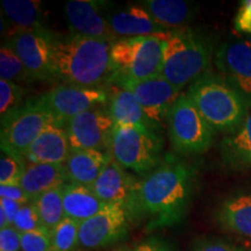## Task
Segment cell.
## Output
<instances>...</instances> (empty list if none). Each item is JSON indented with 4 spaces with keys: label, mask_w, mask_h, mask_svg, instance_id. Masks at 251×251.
I'll return each instance as SVG.
<instances>
[{
    "label": "cell",
    "mask_w": 251,
    "mask_h": 251,
    "mask_svg": "<svg viewBox=\"0 0 251 251\" xmlns=\"http://www.w3.org/2000/svg\"><path fill=\"white\" fill-rule=\"evenodd\" d=\"M134 251H176V249L170 243L162 238L152 237L140 243Z\"/></svg>",
    "instance_id": "cell-38"
},
{
    "label": "cell",
    "mask_w": 251,
    "mask_h": 251,
    "mask_svg": "<svg viewBox=\"0 0 251 251\" xmlns=\"http://www.w3.org/2000/svg\"><path fill=\"white\" fill-rule=\"evenodd\" d=\"M69 183L64 164L28 163L20 186L31 199Z\"/></svg>",
    "instance_id": "cell-21"
},
{
    "label": "cell",
    "mask_w": 251,
    "mask_h": 251,
    "mask_svg": "<svg viewBox=\"0 0 251 251\" xmlns=\"http://www.w3.org/2000/svg\"><path fill=\"white\" fill-rule=\"evenodd\" d=\"M71 150H99L109 152L114 129L108 109L93 107L69 120L64 126Z\"/></svg>",
    "instance_id": "cell-12"
},
{
    "label": "cell",
    "mask_w": 251,
    "mask_h": 251,
    "mask_svg": "<svg viewBox=\"0 0 251 251\" xmlns=\"http://www.w3.org/2000/svg\"><path fill=\"white\" fill-rule=\"evenodd\" d=\"M169 139L181 155H199L213 144L215 131L208 125L186 92H181L166 118Z\"/></svg>",
    "instance_id": "cell-7"
},
{
    "label": "cell",
    "mask_w": 251,
    "mask_h": 251,
    "mask_svg": "<svg viewBox=\"0 0 251 251\" xmlns=\"http://www.w3.org/2000/svg\"><path fill=\"white\" fill-rule=\"evenodd\" d=\"M0 79L15 84L35 80L18 55L7 46H2L0 49Z\"/></svg>",
    "instance_id": "cell-28"
},
{
    "label": "cell",
    "mask_w": 251,
    "mask_h": 251,
    "mask_svg": "<svg viewBox=\"0 0 251 251\" xmlns=\"http://www.w3.org/2000/svg\"><path fill=\"white\" fill-rule=\"evenodd\" d=\"M234 27L240 33L251 34V0L241 2L234 20Z\"/></svg>",
    "instance_id": "cell-36"
},
{
    "label": "cell",
    "mask_w": 251,
    "mask_h": 251,
    "mask_svg": "<svg viewBox=\"0 0 251 251\" xmlns=\"http://www.w3.org/2000/svg\"><path fill=\"white\" fill-rule=\"evenodd\" d=\"M106 1L97 0H70L64 6L70 34L89 37L94 40H103L115 42L118 37L113 33L107 14L103 9Z\"/></svg>",
    "instance_id": "cell-15"
},
{
    "label": "cell",
    "mask_w": 251,
    "mask_h": 251,
    "mask_svg": "<svg viewBox=\"0 0 251 251\" xmlns=\"http://www.w3.org/2000/svg\"><path fill=\"white\" fill-rule=\"evenodd\" d=\"M107 93L108 113L114 126H128L158 134L161 128L147 117L130 91L115 84H108Z\"/></svg>",
    "instance_id": "cell-17"
},
{
    "label": "cell",
    "mask_w": 251,
    "mask_h": 251,
    "mask_svg": "<svg viewBox=\"0 0 251 251\" xmlns=\"http://www.w3.org/2000/svg\"><path fill=\"white\" fill-rule=\"evenodd\" d=\"M196 170L172 156H166L155 170L139 181L128 207L131 219H146L148 230L180 224L192 200Z\"/></svg>",
    "instance_id": "cell-1"
},
{
    "label": "cell",
    "mask_w": 251,
    "mask_h": 251,
    "mask_svg": "<svg viewBox=\"0 0 251 251\" xmlns=\"http://www.w3.org/2000/svg\"><path fill=\"white\" fill-rule=\"evenodd\" d=\"M139 180L113 158L112 155L97 180L91 185L92 192L106 203H120L129 207Z\"/></svg>",
    "instance_id": "cell-16"
},
{
    "label": "cell",
    "mask_w": 251,
    "mask_h": 251,
    "mask_svg": "<svg viewBox=\"0 0 251 251\" xmlns=\"http://www.w3.org/2000/svg\"><path fill=\"white\" fill-rule=\"evenodd\" d=\"M107 19L113 33L118 39L139 36L163 37L169 31L156 24L148 12L140 5L128 6L114 13L107 14Z\"/></svg>",
    "instance_id": "cell-19"
},
{
    "label": "cell",
    "mask_w": 251,
    "mask_h": 251,
    "mask_svg": "<svg viewBox=\"0 0 251 251\" xmlns=\"http://www.w3.org/2000/svg\"><path fill=\"white\" fill-rule=\"evenodd\" d=\"M51 243V233L45 228L21 235V251H50Z\"/></svg>",
    "instance_id": "cell-33"
},
{
    "label": "cell",
    "mask_w": 251,
    "mask_h": 251,
    "mask_svg": "<svg viewBox=\"0 0 251 251\" xmlns=\"http://www.w3.org/2000/svg\"><path fill=\"white\" fill-rule=\"evenodd\" d=\"M114 251H134V250H130V249H119V250H114Z\"/></svg>",
    "instance_id": "cell-40"
},
{
    "label": "cell",
    "mask_w": 251,
    "mask_h": 251,
    "mask_svg": "<svg viewBox=\"0 0 251 251\" xmlns=\"http://www.w3.org/2000/svg\"><path fill=\"white\" fill-rule=\"evenodd\" d=\"M79 222L65 218L51 233L50 251H74L78 248Z\"/></svg>",
    "instance_id": "cell-29"
},
{
    "label": "cell",
    "mask_w": 251,
    "mask_h": 251,
    "mask_svg": "<svg viewBox=\"0 0 251 251\" xmlns=\"http://www.w3.org/2000/svg\"><path fill=\"white\" fill-rule=\"evenodd\" d=\"M131 215L127 207L108 203L102 211L79 225L78 248L99 250L125 240L129 231Z\"/></svg>",
    "instance_id": "cell-11"
},
{
    "label": "cell",
    "mask_w": 251,
    "mask_h": 251,
    "mask_svg": "<svg viewBox=\"0 0 251 251\" xmlns=\"http://www.w3.org/2000/svg\"><path fill=\"white\" fill-rule=\"evenodd\" d=\"M21 206L23 205L13 201V200L6 199V198H0V208L5 212L6 216H7L9 226H13L15 216H17Z\"/></svg>",
    "instance_id": "cell-39"
},
{
    "label": "cell",
    "mask_w": 251,
    "mask_h": 251,
    "mask_svg": "<svg viewBox=\"0 0 251 251\" xmlns=\"http://www.w3.org/2000/svg\"><path fill=\"white\" fill-rule=\"evenodd\" d=\"M21 235L13 226L0 229V251L21 250Z\"/></svg>",
    "instance_id": "cell-35"
},
{
    "label": "cell",
    "mask_w": 251,
    "mask_h": 251,
    "mask_svg": "<svg viewBox=\"0 0 251 251\" xmlns=\"http://www.w3.org/2000/svg\"><path fill=\"white\" fill-rule=\"evenodd\" d=\"M28 162L23 156L2 151L0 156V185H20Z\"/></svg>",
    "instance_id": "cell-30"
},
{
    "label": "cell",
    "mask_w": 251,
    "mask_h": 251,
    "mask_svg": "<svg viewBox=\"0 0 251 251\" xmlns=\"http://www.w3.org/2000/svg\"><path fill=\"white\" fill-rule=\"evenodd\" d=\"M54 121L51 114L35 98L1 119L0 144L2 151L25 157L40 134Z\"/></svg>",
    "instance_id": "cell-8"
},
{
    "label": "cell",
    "mask_w": 251,
    "mask_h": 251,
    "mask_svg": "<svg viewBox=\"0 0 251 251\" xmlns=\"http://www.w3.org/2000/svg\"><path fill=\"white\" fill-rule=\"evenodd\" d=\"M186 94L215 133H234L250 112L233 86L211 70L191 83Z\"/></svg>",
    "instance_id": "cell-4"
},
{
    "label": "cell",
    "mask_w": 251,
    "mask_h": 251,
    "mask_svg": "<svg viewBox=\"0 0 251 251\" xmlns=\"http://www.w3.org/2000/svg\"><path fill=\"white\" fill-rule=\"evenodd\" d=\"M114 42L69 34L56 36L55 80L67 85L102 87L112 77L111 49Z\"/></svg>",
    "instance_id": "cell-2"
},
{
    "label": "cell",
    "mask_w": 251,
    "mask_h": 251,
    "mask_svg": "<svg viewBox=\"0 0 251 251\" xmlns=\"http://www.w3.org/2000/svg\"><path fill=\"white\" fill-rule=\"evenodd\" d=\"M0 198L13 200L20 205H26L33 201V199L25 192L20 185H0Z\"/></svg>",
    "instance_id": "cell-37"
},
{
    "label": "cell",
    "mask_w": 251,
    "mask_h": 251,
    "mask_svg": "<svg viewBox=\"0 0 251 251\" xmlns=\"http://www.w3.org/2000/svg\"><path fill=\"white\" fill-rule=\"evenodd\" d=\"M70 151L71 147L64 127L51 122L29 147L25 158L28 163L64 164Z\"/></svg>",
    "instance_id": "cell-18"
},
{
    "label": "cell",
    "mask_w": 251,
    "mask_h": 251,
    "mask_svg": "<svg viewBox=\"0 0 251 251\" xmlns=\"http://www.w3.org/2000/svg\"><path fill=\"white\" fill-rule=\"evenodd\" d=\"M1 8L18 30L46 29L42 20V4L35 0H2Z\"/></svg>",
    "instance_id": "cell-26"
},
{
    "label": "cell",
    "mask_w": 251,
    "mask_h": 251,
    "mask_svg": "<svg viewBox=\"0 0 251 251\" xmlns=\"http://www.w3.org/2000/svg\"><path fill=\"white\" fill-rule=\"evenodd\" d=\"M109 152L99 150H71L64 163L69 183L91 186L107 164Z\"/></svg>",
    "instance_id": "cell-20"
},
{
    "label": "cell",
    "mask_w": 251,
    "mask_h": 251,
    "mask_svg": "<svg viewBox=\"0 0 251 251\" xmlns=\"http://www.w3.org/2000/svg\"><path fill=\"white\" fill-rule=\"evenodd\" d=\"M13 227L18 229L21 234L43 228L39 213H37L33 201L20 207L17 216H15Z\"/></svg>",
    "instance_id": "cell-32"
},
{
    "label": "cell",
    "mask_w": 251,
    "mask_h": 251,
    "mask_svg": "<svg viewBox=\"0 0 251 251\" xmlns=\"http://www.w3.org/2000/svg\"><path fill=\"white\" fill-rule=\"evenodd\" d=\"M34 98L51 114L56 124L64 127L76 115L108 102V93L102 87L62 84Z\"/></svg>",
    "instance_id": "cell-10"
},
{
    "label": "cell",
    "mask_w": 251,
    "mask_h": 251,
    "mask_svg": "<svg viewBox=\"0 0 251 251\" xmlns=\"http://www.w3.org/2000/svg\"><path fill=\"white\" fill-rule=\"evenodd\" d=\"M108 84H115L130 91L147 117L159 128H162L172 105L181 94V91L162 75L143 80L111 79Z\"/></svg>",
    "instance_id": "cell-13"
},
{
    "label": "cell",
    "mask_w": 251,
    "mask_h": 251,
    "mask_svg": "<svg viewBox=\"0 0 251 251\" xmlns=\"http://www.w3.org/2000/svg\"><path fill=\"white\" fill-rule=\"evenodd\" d=\"M214 64L218 74L242 97L251 111V41H231L216 49Z\"/></svg>",
    "instance_id": "cell-14"
},
{
    "label": "cell",
    "mask_w": 251,
    "mask_h": 251,
    "mask_svg": "<svg viewBox=\"0 0 251 251\" xmlns=\"http://www.w3.org/2000/svg\"><path fill=\"white\" fill-rule=\"evenodd\" d=\"M163 59L164 41L162 37H121L112 45L111 79L143 80L159 76Z\"/></svg>",
    "instance_id": "cell-5"
},
{
    "label": "cell",
    "mask_w": 251,
    "mask_h": 251,
    "mask_svg": "<svg viewBox=\"0 0 251 251\" xmlns=\"http://www.w3.org/2000/svg\"><path fill=\"white\" fill-rule=\"evenodd\" d=\"M161 135L128 126H114L109 153L125 169L147 176L162 163Z\"/></svg>",
    "instance_id": "cell-6"
},
{
    "label": "cell",
    "mask_w": 251,
    "mask_h": 251,
    "mask_svg": "<svg viewBox=\"0 0 251 251\" xmlns=\"http://www.w3.org/2000/svg\"><path fill=\"white\" fill-rule=\"evenodd\" d=\"M216 219L226 230L251 237V193H238L226 199L219 207Z\"/></svg>",
    "instance_id": "cell-25"
},
{
    "label": "cell",
    "mask_w": 251,
    "mask_h": 251,
    "mask_svg": "<svg viewBox=\"0 0 251 251\" xmlns=\"http://www.w3.org/2000/svg\"><path fill=\"white\" fill-rule=\"evenodd\" d=\"M250 251H251V250H250Z\"/></svg>",
    "instance_id": "cell-41"
},
{
    "label": "cell",
    "mask_w": 251,
    "mask_h": 251,
    "mask_svg": "<svg viewBox=\"0 0 251 251\" xmlns=\"http://www.w3.org/2000/svg\"><path fill=\"white\" fill-rule=\"evenodd\" d=\"M140 6L156 24L168 30L184 28L196 15L194 5L183 0H144L140 1Z\"/></svg>",
    "instance_id": "cell-24"
},
{
    "label": "cell",
    "mask_w": 251,
    "mask_h": 251,
    "mask_svg": "<svg viewBox=\"0 0 251 251\" xmlns=\"http://www.w3.org/2000/svg\"><path fill=\"white\" fill-rule=\"evenodd\" d=\"M55 39L56 35L47 29H17L5 46L18 55L34 79L52 81Z\"/></svg>",
    "instance_id": "cell-9"
},
{
    "label": "cell",
    "mask_w": 251,
    "mask_h": 251,
    "mask_svg": "<svg viewBox=\"0 0 251 251\" xmlns=\"http://www.w3.org/2000/svg\"><path fill=\"white\" fill-rule=\"evenodd\" d=\"M222 161L234 170H251V111L234 133L226 135L220 144Z\"/></svg>",
    "instance_id": "cell-22"
},
{
    "label": "cell",
    "mask_w": 251,
    "mask_h": 251,
    "mask_svg": "<svg viewBox=\"0 0 251 251\" xmlns=\"http://www.w3.org/2000/svg\"><path fill=\"white\" fill-rule=\"evenodd\" d=\"M43 228L52 233L65 219L63 207V186L50 190L33 200Z\"/></svg>",
    "instance_id": "cell-27"
},
{
    "label": "cell",
    "mask_w": 251,
    "mask_h": 251,
    "mask_svg": "<svg viewBox=\"0 0 251 251\" xmlns=\"http://www.w3.org/2000/svg\"><path fill=\"white\" fill-rule=\"evenodd\" d=\"M191 251H244L236 244L219 237H200L194 241Z\"/></svg>",
    "instance_id": "cell-34"
},
{
    "label": "cell",
    "mask_w": 251,
    "mask_h": 251,
    "mask_svg": "<svg viewBox=\"0 0 251 251\" xmlns=\"http://www.w3.org/2000/svg\"><path fill=\"white\" fill-rule=\"evenodd\" d=\"M164 41L162 76L178 90L209 71L215 42L208 33L191 27L169 30Z\"/></svg>",
    "instance_id": "cell-3"
},
{
    "label": "cell",
    "mask_w": 251,
    "mask_h": 251,
    "mask_svg": "<svg viewBox=\"0 0 251 251\" xmlns=\"http://www.w3.org/2000/svg\"><path fill=\"white\" fill-rule=\"evenodd\" d=\"M108 203L103 202L89 186L67 183L63 185V207L65 218L84 222L102 211Z\"/></svg>",
    "instance_id": "cell-23"
},
{
    "label": "cell",
    "mask_w": 251,
    "mask_h": 251,
    "mask_svg": "<svg viewBox=\"0 0 251 251\" xmlns=\"http://www.w3.org/2000/svg\"><path fill=\"white\" fill-rule=\"evenodd\" d=\"M26 90L18 84L0 79V115L1 119L20 108Z\"/></svg>",
    "instance_id": "cell-31"
}]
</instances>
